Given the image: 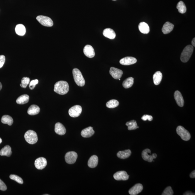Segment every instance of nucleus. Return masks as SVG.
<instances>
[{"label":"nucleus","mask_w":195,"mask_h":195,"mask_svg":"<svg viewBox=\"0 0 195 195\" xmlns=\"http://www.w3.org/2000/svg\"><path fill=\"white\" fill-rule=\"evenodd\" d=\"M119 104V102L116 100L112 99L108 101L106 103V106L108 108H113L118 107Z\"/></svg>","instance_id":"33"},{"label":"nucleus","mask_w":195,"mask_h":195,"mask_svg":"<svg viewBox=\"0 0 195 195\" xmlns=\"http://www.w3.org/2000/svg\"><path fill=\"white\" fill-rule=\"evenodd\" d=\"M177 9L178 10L179 12L181 13H185L186 11V8L184 3L181 1L178 3Z\"/></svg>","instance_id":"32"},{"label":"nucleus","mask_w":195,"mask_h":195,"mask_svg":"<svg viewBox=\"0 0 195 195\" xmlns=\"http://www.w3.org/2000/svg\"><path fill=\"white\" fill-rule=\"evenodd\" d=\"M174 194V191L171 186H168L165 189L162 195H172Z\"/></svg>","instance_id":"36"},{"label":"nucleus","mask_w":195,"mask_h":195,"mask_svg":"<svg viewBox=\"0 0 195 195\" xmlns=\"http://www.w3.org/2000/svg\"><path fill=\"white\" fill-rule=\"evenodd\" d=\"M55 131L58 135H62L66 133V130L63 124L60 123H57L55 125Z\"/></svg>","instance_id":"17"},{"label":"nucleus","mask_w":195,"mask_h":195,"mask_svg":"<svg viewBox=\"0 0 195 195\" xmlns=\"http://www.w3.org/2000/svg\"><path fill=\"white\" fill-rule=\"evenodd\" d=\"M126 125L127 126L128 129L129 130H135L139 128L137 126L136 121L135 120H132L127 122L126 123Z\"/></svg>","instance_id":"31"},{"label":"nucleus","mask_w":195,"mask_h":195,"mask_svg":"<svg viewBox=\"0 0 195 195\" xmlns=\"http://www.w3.org/2000/svg\"><path fill=\"white\" fill-rule=\"evenodd\" d=\"M7 189V187L4 182L0 179V190L2 191H5Z\"/></svg>","instance_id":"39"},{"label":"nucleus","mask_w":195,"mask_h":195,"mask_svg":"<svg viewBox=\"0 0 195 195\" xmlns=\"http://www.w3.org/2000/svg\"><path fill=\"white\" fill-rule=\"evenodd\" d=\"M40 109L38 106L32 105L29 107L28 110V113L30 115H35L38 114L40 112Z\"/></svg>","instance_id":"24"},{"label":"nucleus","mask_w":195,"mask_h":195,"mask_svg":"<svg viewBox=\"0 0 195 195\" xmlns=\"http://www.w3.org/2000/svg\"><path fill=\"white\" fill-rule=\"evenodd\" d=\"M24 138L28 143L32 145L35 144L38 140L36 133L32 130H29L26 132L25 134Z\"/></svg>","instance_id":"4"},{"label":"nucleus","mask_w":195,"mask_h":195,"mask_svg":"<svg viewBox=\"0 0 195 195\" xmlns=\"http://www.w3.org/2000/svg\"><path fill=\"white\" fill-rule=\"evenodd\" d=\"M194 48L191 45L187 46L183 50L181 54L180 59L183 63H186L189 60L193 54Z\"/></svg>","instance_id":"3"},{"label":"nucleus","mask_w":195,"mask_h":195,"mask_svg":"<svg viewBox=\"0 0 195 195\" xmlns=\"http://www.w3.org/2000/svg\"><path fill=\"white\" fill-rule=\"evenodd\" d=\"M192 45V46L195 47V38H194L192 40L191 42Z\"/></svg>","instance_id":"43"},{"label":"nucleus","mask_w":195,"mask_h":195,"mask_svg":"<svg viewBox=\"0 0 195 195\" xmlns=\"http://www.w3.org/2000/svg\"><path fill=\"white\" fill-rule=\"evenodd\" d=\"M2 85H1V82H0V91H1V89H2Z\"/></svg>","instance_id":"44"},{"label":"nucleus","mask_w":195,"mask_h":195,"mask_svg":"<svg viewBox=\"0 0 195 195\" xmlns=\"http://www.w3.org/2000/svg\"><path fill=\"white\" fill-rule=\"evenodd\" d=\"M143 189V185L141 184H137L129 190V194L131 195H136L141 193Z\"/></svg>","instance_id":"15"},{"label":"nucleus","mask_w":195,"mask_h":195,"mask_svg":"<svg viewBox=\"0 0 195 195\" xmlns=\"http://www.w3.org/2000/svg\"><path fill=\"white\" fill-rule=\"evenodd\" d=\"M137 62V59L135 57H128L121 59L120 61V63L123 65H133Z\"/></svg>","instance_id":"14"},{"label":"nucleus","mask_w":195,"mask_h":195,"mask_svg":"<svg viewBox=\"0 0 195 195\" xmlns=\"http://www.w3.org/2000/svg\"><path fill=\"white\" fill-rule=\"evenodd\" d=\"M112 1H116V0H112Z\"/></svg>","instance_id":"46"},{"label":"nucleus","mask_w":195,"mask_h":195,"mask_svg":"<svg viewBox=\"0 0 195 195\" xmlns=\"http://www.w3.org/2000/svg\"><path fill=\"white\" fill-rule=\"evenodd\" d=\"M77 157V153L74 151H69L65 154V160L69 164H73L75 163Z\"/></svg>","instance_id":"7"},{"label":"nucleus","mask_w":195,"mask_h":195,"mask_svg":"<svg viewBox=\"0 0 195 195\" xmlns=\"http://www.w3.org/2000/svg\"><path fill=\"white\" fill-rule=\"evenodd\" d=\"M110 73L114 79H118L121 78L123 74V72L118 69L112 67L110 69Z\"/></svg>","instance_id":"12"},{"label":"nucleus","mask_w":195,"mask_h":195,"mask_svg":"<svg viewBox=\"0 0 195 195\" xmlns=\"http://www.w3.org/2000/svg\"><path fill=\"white\" fill-rule=\"evenodd\" d=\"M47 161L46 159L43 157H39L35 160L34 165L38 169H43L46 167Z\"/></svg>","instance_id":"10"},{"label":"nucleus","mask_w":195,"mask_h":195,"mask_svg":"<svg viewBox=\"0 0 195 195\" xmlns=\"http://www.w3.org/2000/svg\"><path fill=\"white\" fill-rule=\"evenodd\" d=\"M174 98L178 105L180 107H183L184 101L182 94L179 91H176L174 93Z\"/></svg>","instance_id":"16"},{"label":"nucleus","mask_w":195,"mask_h":195,"mask_svg":"<svg viewBox=\"0 0 195 195\" xmlns=\"http://www.w3.org/2000/svg\"><path fill=\"white\" fill-rule=\"evenodd\" d=\"M184 195H195L194 193H193L190 191H187L185 192Z\"/></svg>","instance_id":"42"},{"label":"nucleus","mask_w":195,"mask_h":195,"mask_svg":"<svg viewBox=\"0 0 195 195\" xmlns=\"http://www.w3.org/2000/svg\"><path fill=\"white\" fill-rule=\"evenodd\" d=\"M10 178L11 180H15L16 182H18L20 184H23V179L20 177L19 176L14 174H11L10 176Z\"/></svg>","instance_id":"35"},{"label":"nucleus","mask_w":195,"mask_h":195,"mask_svg":"<svg viewBox=\"0 0 195 195\" xmlns=\"http://www.w3.org/2000/svg\"><path fill=\"white\" fill-rule=\"evenodd\" d=\"M69 90V86L68 82L64 81H60L56 82L54 85V91L60 95H65Z\"/></svg>","instance_id":"1"},{"label":"nucleus","mask_w":195,"mask_h":195,"mask_svg":"<svg viewBox=\"0 0 195 195\" xmlns=\"http://www.w3.org/2000/svg\"><path fill=\"white\" fill-rule=\"evenodd\" d=\"M72 73L73 78L76 84L78 86H84L85 81L80 71L77 68H74L73 70Z\"/></svg>","instance_id":"2"},{"label":"nucleus","mask_w":195,"mask_h":195,"mask_svg":"<svg viewBox=\"0 0 195 195\" xmlns=\"http://www.w3.org/2000/svg\"><path fill=\"white\" fill-rule=\"evenodd\" d=\"M98 163V158L97 156H92L89 159L88 166L90 168H94L97 166Z\"/></svg>","instance_id":"21"},{"label":"nucleus","mask_w":195,"mask_h":195,"mask_svg":"<svg viewBox=\"0 0 195 195\" xmlns=\"http://www.w3.org/2000/svg\"><path fill=\"white\" fill-rule=\"evenodd\" d=\"M2 143V140H1V139L0 138V144Z\"/></svg>","instance_id":"45"},{"label":"nucleus","mask_w":195,"mask_h":195,"mask_svg":"<svg viewBox=\"0 0 195 195\" xmlns=\"http://www.w3.org/2000/svg\"><path fill=\"white\" fill-rule=\"evenodd\" d=\"M103 35L104 37L110 39H114L116 37V33L113 29L106 28L103 31Z\"/></svg>","instance_id":"20"},{"label":"nucleus","mask_w":195,"mask_h":195,"mask_svg":"<svg viewBox=\"0 0 195 195\" xmlns=\"http://www.w3.org/2000/svg\"><path fill=\"white\" fill-rule=\"evenodd\" d=\"M94 131L93 128L89 127L83 129L81 132V135L84 138H89L92 136L94 134Z\"/></svg>","instance_id":"18"},{"label":"nucleus","mask_w":195,"mask_h":195,"mask_svg":"<svg viewBox=\"0 0 195 195\" xmlns=\"http://www.w3.org/2000/svg\"><path fill=\"white\" fill-rule=\"evenodd\" d=\"M29 96L27 94H24L18 97L16 100V103L19 104H24L29 102Z\"/></svg>","instance_id":"28"},{"label":"nucleus","mask_w":195,"mask_h":195,"mask_svg":"<svg viewBox=\"0 0 195 195\" xmlns=\"http://www.w3.org/2000/svg\"><path fill=\"white\" fill-rule=\"evenodd\" d=\"M162 77V73L160 71H157L156 72L153 76L154 83L155 85H159L161 82Z\"/></svg>","instance_id":"25"},{"label":"nucleus","mask_w":195,"mask_h":195,"mask_svg":"<svg viewBox=\"0 0 195 195\" xmlns=\"http://www.w3.org/2000/svg\"><path fill=\"white\" fill-rule=\"evenodd\" d=\"M84 53L85 55L89 58H93L95 55L94 49L90 45H87L84 49Z\"/></svg>","instance_id":"13"},{"label":"nucleus","mask_w":195,"mask_h":195,"mask_svg":"<svg viewBox=\"0 0 195 195\" xmlns=\"http://www.w3.org/2000/svg\"><path fill=\"white\" fill-rule=\"evenodd\" d=\"M141 119L143 121H146L147 120H148L149 121H151L153 120V118L152 116L151 115H145L142 117Z\"/></svg>","instance_id":"38"},{"label":"nucleus","mask_w":195,"mask_h":195,"mask_svg":"<svg viewBox=\"0 0 195 195\" xmlns=\"http://www.w3.org/2000/svg\"><path fill=\"white\" fill-rule=\"evenodd\" d=\"M30 82V79L29 77H24L21 79V83L20 86L22 88H26Z\"/></svg>","instance_id":"34"},{"label":"nucleus","mask_w":195,"mask_h":195,"mask_svg":"<svg viewBox=\"0 0 195 195\" xmlns=\"http://www.w3.org/2000/svg\"><path fill=\"white\" fill-rule=\"evenodd\" d=\"M134 83V79L132 77L127 78L123 82V86L125 89L131 88Z\"/></svg>","instance_id":"30"},{"label":"nucleus","mask_w":195,"mask_h":195,"mask_svg":"<svg viewBox=\"0 0 195 195\" xmlns=\"http://www.w3.org/2000/svg\"><path fill=\"white\" fill-rule=\"evenodd\" d=\"M82 111V107L80 106L75 105L69 109L68 113L70 116L72 118H76L80 115Z\"/></svg>","instance_id":"9"},{"label":"nucleus","mask_w":195,"mask_h":195,"mask_svg":"<svg viewBox=\"0 0 195 195\" xmlns=\"http://www.w3.org/2000/svg\"><path fill=\"white\" fill-rule=\"evenodd\" d=\"M36 19L40 24L47 27H51L53 25V22L49 17L40 15L37 16Z\"/></svg>","instance_id":"6"},{"label":"nucleus","mask_w":195,"mask_h":195,"mask_svg":"<svg viewBox=\"0 0 195 195\" xmlns=\"http://www.w3.org/2000/svg\"><path fill=\"white\" fill-rule=\"evenodd\" d=\"M174 25L169 22H167L164 24L162 28V31L163 33L165 34L170 33L174 28Z\"/></svg>","instance_id":"19"},{"label":"nucleus","mask_w":195,"mask_h":195,"mask_svg":"<svg viewBox=\"0 0 195 195\" xmlns=\"http://www.w3.org/2000/svg\"><path fill=\"white\" fill-rule=\"evenodd\" d=\"M1 122L4 124H7L11 126L13 122V118L11 117L8 115H4L1 118Z\"/></svg>","instance_id":"29"},{"label":"nucleus","mask_w":195,"mask_h":195,"mask_svg":"<svg viewBox=\"0 0 195 195\" xmlns=\"http://www.w3.org/2000/svg\"><path fill=\"white\" fill-rule=\"evenodd\" d=\"M12 153L11 148L9 145H6L0 151V155L1 156H6L10 157Z\"/></svg>","instance_id":"26"},{"label":"nucleus","mask_w":195,"mask_h":195,"mask_svg":"<svg viewBox=\"0 0 195 195\" xmlns=\"http://www.w3.org/2000/svg\"><path fill=\"white\" fill-rule=\"evenodd\" d=\"M190 177L191 178H195V170L192 172L190 174Z\"/></svg>","instance_id":"41"},{"label":"nucleus","mask_w":195,"mask_h":195,"mask_svg":"<svg viewBox=\"0 0 195 195\" xmlns=\"http://www.w3.org/2000/svg\"><path fill=\"white\" fill-rule=\"evenodd\" d=\"M151 151L149 149H146L143 150L142 152V157L143 160L145 161L149 162H151L153 161L154 159L157 158V154L154 153L151 155H149V153H151Z\"/></svg>","instance_id":"8"},{"label":"nucleus","mask_w":195,"mask_h":195,"mask_svg":"<svg viewBox=\"0 0 195 195\" xmlns=\"http://www.w3.org/2000/svg\"><path fill=\"white\" fill-rule=\"evenodd\" d=\"M131 153V151L130 150H126L124 151H119L117 153V155L118 158L124 160L128 158Z\"/></svg>","instance_id":"23"},{"label":"nucleus","mask_w":195,"mask_h":195,"mask_svg":"<svg viewBox=\"0 0 195 195\" xmlns=\"http://www.w3.org/2000/svg\"><path fill=\"white\" fill-rule=\"evenodd\" d=\"M15 32L18 35H24L26 33V28L23 24L17 25L15 28Z\"/></svg>","instance_id":"27"},{"label":"nucleus","mask_w":195,"mask_h":195,"mask_svg":"<svg viewBox=\"0 0 195 195\" xmlns=\"http://www.w3.org/2000/svg\"><path fill=\"white\" fill-rule=\"evenodd\" d=\"M176 132L182 140L185 141H188L191 138L190 133L184 128L182 126H179L176 129Z\"/></svg>","instance_id":"5"},{"label":"nucleus","mask_w":195,"mask_h":195,"mask_svg":"<svg viewBox=\"0 0 195 195\" xmlns=\"http://www.w3.org/2000/svg\"><path fill=\"white\" fill-rule=\"evenodd\" d=\"M5 62V56L3 55H0V68L4 66Z\"/></svg>","instance_id":"40"},{"label":"nucleus","mask_w":195,"mask_h":195,"mask_svg":"<svg viewBox=\"0 0 195 195\" xmlns=\"http://www.w3.org/2000/svg\"><path fill=\"white\" fill-rule=\"evenodd\" d=\"M129 176L127 172L125 171H118L113 175L114 178L118 181L127 180L129 179Z\"/></svg>","instance_id":"11"},{"label":"nucleus","mask_w":195,"mask_h":195,"mask_svg":"<svg viewBox=\"0 0 195 195\" xmlns=\"http://www.w3.org/2000/svg\"><path fill=\"white\" fill-rule=\"evenodd\" d=\"M138 29L142 33L147 34L150 32V28L146 23L143 22L138 25Z\"/></svg>","instance_id":"22"},{"label":"nucleus","mask_w":195,"mask_h":195,"mask_svg":"<svg viewBox=\"0 0 195 195\" xmlns=\"http://www.w3.org/2000/svg\"><path fill=\"white\" fill-rule=\"evenodd\" d=\"M38 83V80L37 79L31 81L29 83V87L31 90L35 88L36 85Z\"/></svg>","instance_id":"37"}]
</instances>
